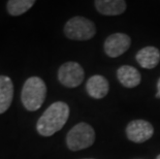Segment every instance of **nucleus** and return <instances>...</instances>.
I'll use <instances>...</instances> for the list:
<instances>
[{"mask_svg": "<svg viewBox=\"0 0 160 159\" xmlns=\"http://www.w3.org/2000/svg\"><path fill=\"white\" fill-rule=\"evenodd\" d=\"M69 117V107L63 101L52 103L43 112L36 124L37 132L42 137H52L66 124Z\"/></svg>", "mask_w": 160, "mask_h": 159, "instance_id": "1", "label": "nucleus"}, {"mask_svg": "<svg viewBox=\"0 0 160 159\" xmlns=\"http://www.w3.org/2000/svg\"><path fill=\"white\" fill-rule=\"evenodd\" d=\"M47 95V86L38 77H31L24 83L21 100L24 107L29 112H34L42 107Z\"/></svg>", "mask_w": 160, "mask_h": 159, "instance_id": "2", "label": "nucleus"}, {"mask_svg": "<svg viewBox=\"0 0 160 159\" xmlns=\"http://www.w3.org/2000/svg\"><path fill=\"white\" fill-rule=\"evenodd\" d=\"M95 142L94 128L81 122L71 128L66 135V145L71 151H80L91 147Z\"/></svg>", "mask_w": 160, "mask_h": 159, "instance_id": "3", "label": "nucleus"}, {"mask_svg": "<svg viewBox=\"0 0 160 159\" xmlns=\"http://www.w3.org/2000/svg\"><path fill=\"white\" fill-rule=\"evenodd\" d=\"M96 33L95 24L84 17H74L68 20L64 26V34L72 40H89Z\"/></svg>", "mask_w": 160, "mask_h": 159, "instance_id": "4", "label": "nucleus"}, {"mask_svg": "<svg viewBox=\"0 0 160 159\" xmlns=\"http://www.w3.org/2000/svg\"><path fill=\"white\" fill-rule=\"evenodd\" d=\"M85 79V72L81 64L78 62H65L58 70V80L67 88H76L80 86Z\"/></svg>", "mask_w": 160, "mask_h": 159, "instance_id": "5", "label": "nucleus"}, {"mask_svg": "<svg viewBox=\"0 0 160 159\" xmlns=\"http://www.w3.org/2000/svg\"><path fill=\"white\" fill-rule=\"evenodd\" d=\"M153 134H154V127L146 120H132L126 127V135L128 140L133 143H144L150 140Z\"/></svg>", "mask_w": 160, "mask_h": 159, "instance_id": "6", "label": "nucleus"}, {"mask_svg": "<svg viewBox=\"0 0 160 159\" xmlns=\"http://www.w3.org/2000/svg\"><path fill=\"white\" fill-rule=\"evenodd\" d=\"M131 45V38L124 33H114L104 42L103 49L105 54L111 58H117L124 54Z\"/></svg>", "mask_w": 160, "mask_h": 159, "instance_id": "7", "label": "nucleus"}, {"mask_svg": "<svg viewBox=\"0 0 160 159\" xmlns=\"http://www.w3.org/2000/svg\"><path fill=\"white\" fill-rule=\"evenodd\" d=\"M137 61L142 68L153 69L160 62V51L155 47H145L137 53Z\"/></svg>", "mask_w": 160, "mask_h": 159, "instance_id": "8", "label": "nucleus"}, {"mask_svg": "<svg viewBox=\"0 0 160 159\" xmlns=\"http://www.w3.org/2000/svg\"><path fill=\"white\" fill-rule=\"evenodd\" d=\"M86 90L88 94L95 99H101L108 95L110 85H108V80L104 77L96 74V76L91 77L87 81Z\"/></svg>", "mask_w": 160, "mask_h": 159, "instance_id": "9", "label": "nucleus"}, {"mask_svg": "<svg viewBox=\"0 0 160 159\" xmlns=\"http://www.w3.org/2000/svg\"><path fill=\"white\" fill-rule=\"evenodd\" d=\"M95 7L103 16H119L122 15L127 4L124 0H96Z\"/></svg>", "mask_w": 160, "mask_h": 159, "instance_id": "10", "label": "nucleus"}, {"mask_svg": "<svg viewBox=\"0 0 160 159\" xmlns=\"http://www.w3.org/2000/svg\"><path fill=\"white\" fill-rule=\"evenodd\" d=\"M117 77L126 88H134L141 84L142 76L139 72L130 65H122L117 70Z\"/></svg>", "mask_w": 160, "mask_h": 159, "instance_id": "11", "label": "nucleus"}, {"mask_svg": "<svg viewBox=\"0 0 160 159\" xmlns=\"http://www.w3.org/2000/svg\"><path fill=\"white\" fill-rule=\"evenodd\" d=\"M13 98V85L6 76H0V114L5 113Z\"/></svg>", "mask_w": 160, "mask_h": 159, "instance_id": "12", "label": "nucleus"}, {"mask_svg": "<svg viewBox=\"0 0 160 159\" xmlns=\"http://www.w3.org/2000/svg\"><path fill=\"white\" fill-rule=\"evenodd\" d=\"M34 0H9L6 3L8 12L11 16H21L34 5Z\"/></svg>", "mask_w": 160, "mask_h": 159, "instance_id": "13", "label": "nucleus"}, {"mask_svg": "<svg viewBox=\"0 0 160 159\" xmlns=\"http://www.w3.org/2000/svg\"><path fill=\"white\" fill-rule=\"evenodd\" d=\"M156 97L159 98L160 97V77L157 82V94H156Z\"/></svg>", "mask_w": 160, "mask_h": 159, "instance_id": "14", "label": "nucleus"}, {"mask_svg": "<svg viewBox=\"0 0 160 159\" xmlns=\"http://www.w3.org/2000/svg\"><path fill=\"white\" fill-rule=\"evenodd\" d=\"M156 159H160V154L158 155V156H157V157H156Z\"/></svg>", "mask_w": 160, "mask_h": 159, "instance_id": "15", "label": "nucleus"}, {"mask_svg": "<svg viewBox=\"0 0 160 159\" xmlns=\"http://www.w3.org/2000/svg\"><path fill=\"white\" fill-rule=\"evenodd\" d=\"M85 159H92V158H85Z\"/></svg>", "mask_w": 160, "mask_h": 159, "instance_id": "16", "label": "nucleus"}]
</instances>
